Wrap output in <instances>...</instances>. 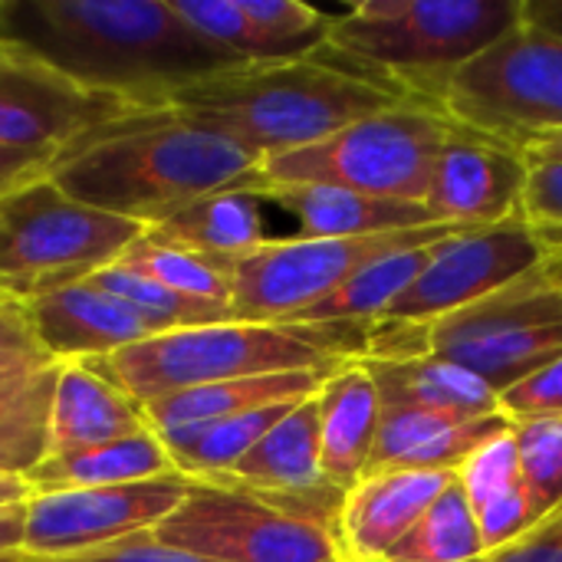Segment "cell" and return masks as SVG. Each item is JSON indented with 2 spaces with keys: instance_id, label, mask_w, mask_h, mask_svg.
Masks as SVG:
<instances>
[{
  "instance_id": "7c38bea8",
  "label": "cell",
  "mask_w": 562,
  "mask_h": 562,
  "mask_svg": "<svg viewBox=\"0 0 562 562\" xmlns=\"http://www.w3.org/2000/svg\"><path fill=\"white\" fill-rule=\"evenodd\" d=\"M550 254L553 247L524 217L461 231L431 250L428 267L379 323L428 326L540 270Z\"/></svg>"
},
{
  "instance_id": "603a6c76",
  "label": "cell",
  "mask_w": 562,
  "mask_h": 562,
  "mask_svg": "<svg viewBox=\"0 0 562 562\" xmlns=\"http://www.w3.org/2000/svg\"><path fill=\"white\" fill-rule=\"evenodd\" d=\"M204 484H224L263 497H290L329 484L319 454V405L316 395L300 402L277 428H270L227 474Z\"/></svg>"
},
{
  "instance_id": "e0dca14e",
  "label": "cell",
  "mask_w": 562,
  "mask_h": 562,
  "mask_svg": "<svg viewBox=\"0 0 562 562\" xmlns=\"http://www.w3.org/2000/svg\"><path fill=\"white\" fill-rule=\"evenodd\" d=\"M23 310L43 349L63 366L95 362L148 336L168 333L132 303L92 283H76V286L26 300Z\"/></svg>"
},
{
  "instance_id": "60d3db41",
  "label": "cell",
  "mask_w": 562,
  "mask_h": 562,
  "mask_svg": "<svg viewBox=\"0 0 562 562\" xmlns=\"http://www.w3.org/2000/svg\"><path fill=\"white\" fill-rule=\"evenodd\" d=\"M30 497H33V491H30V484H26L23 477L0 474V507H7V504H23V501H30Z\"/></svg>"
},
{
  "instance_id": "cb8c5ba5",
  "label": "cell",
  "mask_w": 562,
  "mask_h": 562,
  "mask_svg": "<svg viewBox=\"0 0 562 562\" xmlns=\"http://www.w3.org/2000/svg\"><path fill=\"white\" fill-rule=\"evenodd\" d=\"M372 375L382 408H415L451 418H484L501 412V395L477 379L474 372L435 359V356H405V359H359Z\"/></svg>"
},
{
  "instance_id": "7a4b0ae2",
  "label": "cell",
  "mask_w": 562,
  "mask_h": 562,
  "mask_svg": "<svg viewBox=\"0 0 562 562\" xmlns=\"http://www.w3.org/2000/svg\"><path fill=\"white\" fill-rule=\"evenodd\" d=\"M257 168L260 161L231 138L188 122L175 109H148L66 145L49 178L72 201L148 231L214 191H254Z\"/></svg>"
},
{
  "instance_id": "ab89813d",
  "label": "cell",
  "mask_w": 562,
  "mask_h": 562,
  "mask_svg": "<svg viewBox=\"0 0 562 562\" xmlns=\"http://www.w3.org/2000/svg\"><path fill=\"white\" fill-rule=\"evenodd\" d=\"M524 23L562 36V0H524Z\"/></svg>"
},
{
  "instance_id": "ee69618b",
  "label": "cell",
  "mask_w": 562,
  "mask_h": 562,
  "mask_svg": "<svg viewBox=\"0 0 562 562\" xmlns=\"http://www.w3.org/2000/svg\"><path fill=\"white\" fill-rule=\"evenodd\" d=\"M0 562H33L26 553H0Z\"/></svg>"
},
{
  "instance_id": "1f68e13d",
  "label": "cell",
  "mask_w": 562,
  "mask_h": 562,
  "mask_svg": "<svg viewBox=\"0 0 562 562\" xmlns=\"http://www.w3.org/2000/svg\"><path fill=\"white\" fill-rule=\"evenodd\" d=\"M510 435L520 458L524 494L540 527L562 507V415L510 422Z\"/></svg>"
},
{
  "instance_id": "f546056e",
  "label": "cell",
  "mask_w": 562,
  "mask_h": 562,
  "mask_svg": "<svg viewBox=\"0 0 562 562\" xmlns=\"http://www.w3.org/2000/svg\"><path fill=\"white\" fill-rule=\"evenodd\" d=\"M115 263H122V267H128V270H135V273H142V277L175 290V293L231 306V273H227V263H217V260H207V257H198V254L158 244L148 234H142Z\"/></svg>"
},
{
  "instance_id": "44dd1931",
  "label": "cell",
  "mask_w": 562,
  "mask_h": 562,
  "mask_svg": "<svg viewBox=\"0 0 562 562\" xmlns=\"http://www.w3.org/2000/svg\"><path fill=\"white\" fill-rule=\"evenodd\" d=\"M319 405V454H323V477L339 487L352 491L366 471L375 448L379 422H382V398L359 359L339 366L326 375L323 389L316 392Z\"/></svg>"
},
{
  "instance_id": "4316f807",
  "label": "cell",
  "mask_w": 562,
  "mask_h": 562,
  "mask_svg": "<svg viewBox=\"0 0 562 562\" xmlns=\"http://www.w3.org/2000/svg\"><path fill=\"white\" fill-rule=\"evenodd\" d=\"M178 474L161 438L155 431L122 438L112 445L43 458L23 481L33 494H59V491H92V487H125L155 477Z\"/></svg>"
},
{
  "instance_id": "d4e9b609",
  "label": "cell",
  "mask_w": 562,
  "mask_h": 562,
  "mask_svg": "<svg viewBox=\"0 0 562 562\" xmlns=\"http://www.w3.org/2000/svg\"><path fill=\"white\" fill-rule=\"evenodd\" d=\"M145 234L155 237L158 244H168V247H178V250H188L217 263L240 260L254 254L257 247H263L267 240H273L267 237V224H263V198L247 188L214 191L181 207L168 221L148 227Z\"/></svg>"
},
{
  "instance_id": "d590c367",
  "label": "cell",
  "mask_w": 562,
  "mask_h": 562,
  "mask_svg": "<svg viewBox=\"0 0 562 562\" xmlns=\"http://www.w3.org/2000/svg\"><path fill=\"white\" fill-rule=\"evenodd\" d=\"M59 562H217L204 560V557H194L188 550H178V547H168L161 543L151 530L145 533H135L128 540H119L105 550H95V553H86V557H76V560H59Z\"/></svg>"
},
{
  "instance_id": "30bf717a",
  "label": "cell",
  "mask_w": 562,
  "mask_h": 562,
  "mask_svg": "<svg viewBox=\"0 0 562 562\" xmlns=\"http://www.w3.org/2000/svg\"><path fill=\"white\" fill-rule=\"evenodd\" d=\"M464 227L431 224L418 231H395L375 237H346V240H267L254 254L231 260V316L234 323L257 326H293L306 310L336 293L349 277H356L372 260H382L395 250L441 244Z\"/></svg>"
},
{
  "instance_id": "836d02e7",
  "label": "cell",
  "mask_w": 562,
  "mask_h": 562,
  "mask_svg": "<svg viewBox=\"0 0 562 562\" xmlns=\"http://www.w3.org/2000/svg\"><path fill=\"white\" fill-rule=\"evenodd\" d=\"M527 188L520 217L553 247H562V161L527 158Z\"/></svg>"
},
{
  "instance_id": "f35d334b",
  "label": "cell",
  "mask_w": 562,
  "mask_h": 562,
  "mask_svg": "<svg viewBox=\"0 0 562 562\" xmlns=\"http://www.w3.org/2000/svg\"><path fill=\"white\" fill-rule=\"evenodd\" d=\"M26 540V501L0 507V553H23Z\"/></svg>"
},
{
  "instance_id": "9c48e42d",
  "label": "cell",
  "mask_w": 562,
  "mask_h": 562,
  "mask_svg": "<svg viewBox=\"0 0 562 562\" xmlns=\"http://www.w3.org/2000/svg\"><path fill=\"white\" fill-rule=\"evenodd\" d=\"M431 105L454 125L527 151L562 135V36L520 23L451 72Z\"/></svg>"
},
{
  "instance_id": "f6af8a7d",
  "label": "cell",
  "mask_w": 562,
  "mask_h": 562,
  "mask_svg": "<svg viewBox=\"0 0 562 562\" xmlns=\"http://www.w3.org/2000/svg\"><path fill=\"white\" fill-rule=\"evenodd\" d=\"M0 296H3V293H0Z\"/></svg>"
},
{
  "instance_id": "ac0fdd59",
  "label": "cell",
  "mask_w": 562,
  "mask_h": 562,
  "mask_svg": "<svg viewBox=\"0 0 562 562\" xmlns=\"http://www.w3.org/2000/svg\"><path fill=\"white\" fill-rule=\"evenodd\" d=\"M454 471H375L346 491L336 543L346 562H382L425 510L454 484Z\"/></svg>"
},
{
  "instance_id": "8d00e7d4",
  "label": "cell",
  "mask_w": 562,
  "mask_h": 562,
  "mask_svg": "<svg viewBox=\"0 0 562 562\" xmlns=\"http://www.w3.org/2000/svg\"><path fill=\"white\" fill-rule=\"evenodd\" d=\"M477 562H562V507L517 543Z\"/></svg>"
},
{
  "instance_id": "ffe728a7",
  "label": "cell",
  "mask_w": 562,
  "mask_h": 562,
  "mask_svg": "<svg viewBox=\"0 0 562 562\" xmlns=\"http://www.w3.org/2000/svg\"><path fill=\"white\" fill-rule=\"evenodd\" d=\"M263 201L280 204L296 221V237L346 240L395 231L431 227L435 217L422 201H392L326 184H267L257 191Z\"/></svg>"
},
{
  "instance_id": "8992f818",
  "label": "cell",
  "mask_w": 562,
  "mask_h": 562,
  "mask_svg": "<svg viewBox=\"0 0 562 562\" xmlns=\"http://www.w3.org/2000/svg\"><path fill=\"white\" fill-rule=\"evenodd\" d=\"M379 359L435 356L484 379L497 395L562 356V290L547 263L428 326L379 323Z\"/></svg>"
},
{
  "instance_id": "5b68a950",
  "label": "cell",
  "mask_w": 562,
  "mask_h": 562,
  "mask_svg": "<svg viewBox=\"0 0 562 562\" xmlns=\"http://www.w3.org/2000/svg\"><path fill=\"white\" fill-rule=\"evenodd\" d=\"M524 16V0H366L333 16L326 46L428 102Z\"/></svg>"
},
{
  "instance_id": "b9f144b4",
  "label": "cell",
  "mask_w": 562,
  "mask_h": 562,
  "mask_svg": "<svg viewBox=\"0 0 562 562\" xmlns=\"http://www.w3.org/2000/svg\"><path fill=\"white\" fill-rule=\"evenodd\" d=\"M527 158H547V161H562V135H550V138H540L533 142L527 151Z\"/></svg>"
},
{
  "instance_id": "2e32d148",
  "label": "cell",
  "mask_w": 562,
  "mask_h": 562,
  "mask_svg": "<svg viewBox=\"0 0 562 562\" xmlns=\"http://www.w3.org/2000/svg\"><path fill=\"white\" fill-rule=\"evenodd\" d=\"M59 372L23 303L0 296V474L26 477L43 461Z\"/></svg>"
},
{
  "instance_id": "52a82bcc",
  "label": "cell",
  "mask_w": 562,
  "mask_h": 562,
  "mask_svg": "<svg viewBox=\"0 0 562 562\" xmlns=\"http://www.w3.org/2000/svg\"><path fill=\"white\" fill-rule=\"evenodd\" d=\"M454 122L418 99L366 115L306 148L263 158L254 191L267 184H326L392 201H422Z\"/></svg>"
},
{
  "instance_id": "6da1fadb",
  "label": "cell",
  "mask_w": 562,
  "mask_h": 562,
  "mask_svg": "<svg viewBox=\"0 0 562 562\" xmlns=\"http://www.w3.org/2000/svg\"><path fill=\"white\" fill-rule=\"evenodd\" d=\"M0 46L135 112L247 59L204 40L171 0H0Z\"/></svg>"
},
{
  "instance_id": "9a60e30c",
  "label": "cell",
  "mask_w": 562,
  "mask_h": 562,
  "mask_svg": "<svg viewBox=\"0 0 562 562\" xmlns=\"http://www.w3.org/2000/svg\"><path fill=\"white\" fill-rule=\"evenodd\" d=\"M527 155L514 145L454 125L431 168L425 207L435 224L494 227L520 217L527 188Z\"/></svg>"
},
{
  "instance_id": "5bb4252c",
  "label": "cell",
  "mask_w": 562,
  "mask_h": 562,
  "mask_svg": "<svg viewBox=\"0 0 562 562\" xmlns=\"http://www.w3.org/2000/svg\"><path fill=\"white\" fill-rule=\"evenodd\" d=\"M135 112L128 102L92 92L53 66L0 46V145L63 151L86 132Z\"/></svg>"
},
{
  "instance_id": "4dcf8cb0",
  "label": "cell",
  "mask_w": 562,
  "mask_h": 562,
  "mask_svg": "<svg viewBox=\"0 0 562 562\" xmlns=\"http://www.w3.org/2000/svg\"><path fill=\"white\" fill-rule=\"evenodd\" d=\"M125 303H132L135 310H142L148 319H155L161 329H188V326H214V323H234L231 306L221 303H207V300H194L184 293H175L122 263H112L105 270H99L92 280H86Z\"/></svg>"
},
{
  "instance_id": "74e56055",
  "label": "cell",
  "mask_w": 562,
  "mask_h": 562,
  "mask_svg": "<svg viewBox=\"0 0 562 562\" xmlns=\"http://www.w3.org/2000/svg\"><path fill=\"white\" fill-rule=\"evenodd\" d=\"M53 161H56V151H46V148L0 145V198L46 178L53 171Z\"/></svg>"
},
{
  "instance_id": "7bdbcfd3",
  "label": "cell",
  "mask_w": 562,
  "mask_h": 562,
  "mask_svg": "<svg viewBox=\"0 0 562 562\" xmlns=\"http://www.w3.org/2000/svg\"><path fill=\"white\" fill-rule=\"evenodd\" d=\"M547 277L562 290V247L550 254V260H547Z\"/></svg>"
},
{
  "instance_id": "484cf974",
  "label": "cell",
  "mask_w": 562,
  "mask_h": 562,
  "mask_svg": "<svg viewBox=\"0 0 562 562\" xmlns=\"http://www.w3.org/2000/svg\"><path fill=\"white\" fill-rule=\"evenodd\" d=\"M326 375L329 372H273V375L231 379V382H217L204 389L175 392L142 408H145L148 428L161 435V431H175L188 425H214V422L237 418V415L270 408V405L306 402L323 389Z\"/></svg>"
},
{
  "instance_id": "4fadbf2b",
  "label": "cell",
  "mask_w": 562,
  "mask_h": 562,
  "mask_svg": "<svg viewBox=\"0 0 562 562\" xmlns=\"http://www.w3.org/2000/svg\"><path fill=\"white\" fill-rule=\"evenodd\" d=\"M188 487L184 474H168L125 487L33 494L26 501L23 553L33 562L76 560L155 530L178 510Z\"/></svg>"
},
{
  "instance_id": "ba28073f",
  "label": "cell",
  "mask_w": 562,
  "mask_h": 562,
  "mask_svg": "<svg viewBox=\"0 0 562 562\" xmlns=\"http://www.w3.org/2000/svg\"><path fill=\"white\" fill-rule=\"evenodd\" d=\"M142 234L135 221L72 201L46 175L0 198V293L26 303L86 283Z\"/></svg>"
},
{
  "instance_id": "3957f363",
  "label": "cell",
  "mask_w": 562,
  "mask_h": 562,
  "mask_svg": "<svg viewBox=\"0 0 562 562\" xmlns=\"http://www.w3.org/2000/svg\"><path fill=\"white\" fill-rule=\"evenodd\" d=\"M398 86L319 46L296 59L240 63L178 89L168 102L257 161L306 148L366 115L405 102Z\"/></svg>"
},
{
  "instance_id": "d6986e66",
  "label": "cell",
  "mask_w": 562,
  "mask_h": 562,
  "mask_svg": "<svg viewBox=\"0 0 562 562\" xmlns=\"http://www.w3.org/2000/svg\"><path fill=\"white\" fill-rule=\"evenodd\" d=\"M504 412L484 418H451L415 408H382L369 471H454L491 438L504 435Z\"/></svg>"
},
{
  "instance_id": "83f0119b",
  "label": "cell",
  "mask_w": 562,
  "mask_h": 562,
  "mask_svg": "<svg viewBox=\"0 0 562 562\" xmlns=\"http://www.w3.org/2000/svg\"><path fill=\"white\" fill-rule=\"evenodd\" d=\"M435 247L438 244L408 247V250H395L382 260H372L356 277H349L336 293H329L323 303L306 310L293 326H369V323H379L389 313V306L428 267Z\"/></svg>"
},
{
  "instance_id": "e575fe53",
  "label": "cell",
  "mask_w": 562,
  "mask_h": 562,
  "mask_svg": "<svg viewBox=\"0 0 562 562\" xmlns=\"http://www.w3.org/2000/svg\"><path fill=\"white\" fill-rule=\"evenodd\" d=\"M501 412L510 422L562 415V356L547 362L543 369L530 372L517 385L501 392Z\"/></svg>"
},
{
  "instance_id": "8fae6325",
  "label": "cell",
  "mask_w": 562,
  "mask_h": 562,
  "mask_svg": "<svg viewBox=\"0 0 562 562\" xmlns=\"http://www.w3.org/2000/svg\"><path fill=\"white\" fill-rule=\"evenodd\" d=\"M161 543L217 562H346L333 533L263 497L191 481L178 510L151 530Z\"/></svg>"
},
{
  "instance_id": "d6a6232c",
  "label": "cell",
  "mask_w": 562,
  "mask_h": 562,
  "mask_svg": "<svg viewBox=\"0 0 562 562\" xmlns=\"http://www.w3.org/2000/svg\"><path fill=\"white\" fill-rule=\"evenodd\" d=\"M458 484L471 504V514L501 504L514 494L524 491V477H520V458H517V445L510 428L497 438H491L484 448H477L461 468H458Z\"/></svg>"
},
{
  "instance_id": "7402d4cb",
  "label": "cell",
  "mask_w": 562,
  "mask_h": 562,
  "mask_svg": "<svg viewBox=\"0 0 562 562\" xmlns=\"http://www.w3.org/2000/svg\"><path fill=\"white\" fill-rule=\"evenodd\" d=\"M148 418L138 402L109 385L82 362H66L56 382L49 425H46V454L59 458L99 445H112L122 438L145 435Z\"/></svg>"
},
{
  "instance_id": "277c9868",
  "label": "cell",
  "mask_w": 562,
  "mask_h": 562,
  "mask_svg": "<svg viewBox=\"0 0 562 562\" xmlns=\"http://www.w3.org/2000/svg\"><path fill=\"white\" fill-rule=\"evenodd\" d=\"M359 326H257L214 323L148 336L105 359L82 362L132 402L273 372H333L359 352L346 342Z\"/></svg>"
},
{
  "instance_id": "f1b7e54d",
  "label": "cell",
  "mask_w": 562,
  "mask_h": 562,
  "mask_svg": "<svg viewBox=\"0 0 562 562\" xmlns=\"http://www.w3.org/2000/svg\"><path fill=\"white\" fill-rule=\"evenodd\" d=\"M484 560L481 533L471 504L454 484L425 510V517L402 537V543L382 562H477Z\"/></svg>"
}]
</instances>
